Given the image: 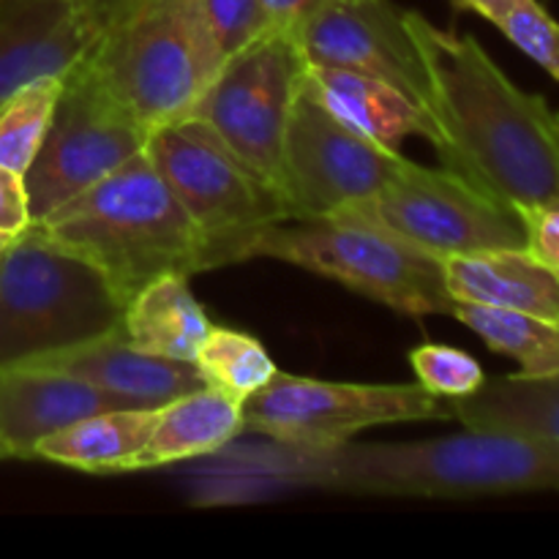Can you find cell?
I'll return each instance as SVG.
<instances>
[{
    "label": "cell",
    "instance_id": "1",
    "mask_svg": "<svg viewBox=\"0 0 559 559\" xmlns=\"http://www.w3.org/2000/svg\"><path fill=\"white\" fill-rule=\"evenodd\" d=\"M271 489L426 500L559 495V442L497 429L369 445L353 440L325 448L273 442L229 453L222 467L202 478L197 502H254Z\"/></svg>",
    "mask_w": 559,
    "mask_h": 559
},
{
    "label": "cell",
    "instance_id": "2",
    "mask_svg": "<svg viewBox=\"0 0 559 559\" xmlns=\"http://www.w3.org/2000/svg\"><path fill=\"white\" fill-rule=\"evenodd\" d=\"M404 20L435 85L442 167L519 213L559 200V112L522 91L473 36L442 31L418 11Z\"/></svg>",
    "mask_w": 559,
    "mask_h": 559
},
{
    "label": "cell",
    "instance_id": "3",
    "mask_svg": "<svg viewBox=\"0 0 559 559\" xmlns=\"http://www.w3.org/2000/svg\"><path fill=\"white\" fill-rule=\"evenodd\" d=\"M31 227L96 265L123 300L164 273L211 271L205 238L147 151Z\"/></svg>",
    "mask_w": 559,
    "mask_h": 559
},
{
    "label": "cell",
    "instance_id": "4",
    "mask_svg": "<svg viewBox=\"0 0 559 559\" xmlns=\"http://www.w3.org/2000/svg\"><path fill=\"white\" fill-rule=\"evenodd\" d=\"M202 0H104L85 63L153 129L186 118L224 66Z\"/></svg>",
    "mask_w": 559,
    "mask_h": 559
},
{
    "label": "cell",
    "instance_id": "5",
    "mask_svg": "<svg viewBox=\"0 0 559 559\" xmlns=\"http://www.w3.org/2000/svg\"><path fill=\"white\" fill-rule=\"evenodd\" d=\"M123 309L96 265L27 227L0 254V369L118 333Z\"/></svg>",
    "mask_w": 559,
    "mask_h": 559
},
{
    "label": "cell",
    "instance_id": "6",
    "mask_svg": "<svg viewBox=\"0 0 559 559\" xmlns=\"http://www.w3.org/2000/svg\"><path fill=\"white\" fill-rule=\"evenodd\" d=\"M267 257L333 278L409 317H453L442 260L358 213L282 218L246 243L243 260Z\"/></svg>",
    "mask_w": 559,
    "mask_h": 559
},
{
    "label": "cell",
    "instance_id": "7",
    "mask_svg": "<svg viewBox=\"0 0 559 559\" xmlns=\"http://www.w3.org/2000/svg\"><path fill=\"white\" fill-rule=\"evenodd\" d=\"M145 151L207 246V267L243 260L267 224L293 218L287 200L197 118H178L147 134Z\"/></svg>",
    "mask_w": 559,
    "mask_h": 559
},
{
    "label": "cell",
    "instance_id": "8",
    "mask_svg": "<svg viewBox=\"0 0 559 559\" xmlns=\"http://www.w3.org/2000/svg\"><path fill=\"white\" fill-rule=\"evenodd\" d=\"M145 126L80 60L63 76L47 136L25 173L33 222L123 167L145 151Z\"/></svg>",
    "mask_w": 559,
    "mask_h": 559
},
{
    "label": "cell",
    "instance_id": "9",
    "mask_svg": "<svg viewBox=\"0 0 559 559\" xmlns=\"http://www.w3.org/2000/svg\"><path fill=\"white\" fill-rule=\"evenodd\" d=\"M415 420H453L451 399L424 385H360L276 371L243 402V429L284 445L325 448L364 429Z\"/></svg>",
    "mask_w": 559,
    "mask_h": 559
},
{
    "label": "cell",
    "instance_id": "10",
    "mask_svg": "<svg viewBox=\"0 0 559 559\" xmlns=\"http://www.w3.org/2000/svg\"><path fill=\"white\" fill-rule=\"evenodd\" d=\"M399 238L435 257L478 254V251L524 249V222L506 205L451 167H420L404 158L393 178L371 200L349 207Z\"/></svg>",
    "mask_w": 559,
    "mask_h": 559
},
{
    "label": "cell",
    "instance_id": "11",
    "mask_svg": "<svg viewBox=\"0 0 559 559\" xmlns=\"http://www.w3.org/2000/svg\"><path fill=\"white\" fill-rule=\"evenodd\" d=\"M306 60L293 36L267 31L229 55L189 118L211 126L251 169L282 191V151Z\"/></svg>",
    "mask_w": 559,
    "mask_h": 559
},
{
    "label": "cell",
    "instance_id": "12",
    "mask_svg": "<svg viewBox=\"0 0 559 559\" xmlns=\"http://www.w3.org/2000/svg\"><path fill=\"white\" fill-rule=\"evenodd\" d=\"M404 158L328 112L304 85L282 151V194L293 218L342 213L371 200Z\"/></svg>",
    "mask_w": 559,
    "mask_h": 559
},
{
    "label": "cell",
    "instance_id": "13",
    "mask_svg": "<svg viewBox=\"0 0 559 559\" xmlns=\"http://www.w3.org/2000/svg\"><path fill=\"white\" fill-rule=\"evenodd\" d=\"M404 11L393 0H336L306 20L293 38L306 63L377 76L413 98L440 126L431 74Z\"/></svg>",
    "mask_w": 559,
    "mask_h": 559
},
{
    "label": "cell",
    "instance_id": "14",
    "mask_svg": "<svg viewBox=\"0 0 559 559\" xmlns=\"http://www.w3.org/2000/svg\"><path fill=\"white\" fill-rule=\"evenodd\" d=\"M102 9L104 0H0V104L85 60Z\"/></svg>",
    "mask_w": 559,
    "mask_h": 559
},
{
    "label": "cell",
    "instance_id": "15",
    "mask_svg": "<svg viewBox=\"0 0 559 559\" xmlns=\"http://www.w3.org/2000/svg\"><path fill=\"white\" fill-rule=\"evenodd\" d=\"M115 407H120L118 399L49 366L0 369V453L3 459H36L44 437Z\"/></svg>",
    "mask_w": 559,
    "mask_h": 559
},
{
    "label": "cell",
    "instance_id": "16",
    "mask_svg": "<svg viewBox=\"0 0 559 559\" xmlns=\"http://www.w3.org/2000/svg\"><path fill=\"white\" fill-rule=\"evenodd\" d=\"M38 366L91 382L93 388L118 399L120 407H164L207 385L194 360L140 353L120 336V331L41 360Z\"/></svg>",
    "mask_w": 559,
    "mask_h": 559
},
{
    "label": "cell",
    "instance_id": "17",
    "mask_svg": "<svg viewBox=\"0 0 559 559\" xmlns=\"http://www.w3.org/2000/svg\"><path fill=\"white\" fill-rule=\"evenodd\" d=\"M304 87L328 112L380 145L399 151L407 136H424L435 145L440 158L445 156V136L440 126L413 98L377 76L342 66L306 63Z\"/></svg>",
    "mask_w": 559,
    "mask_h": 559
},
{
    "label": "cell",
    "instance_id": "18",
    "mask_svg": "<svg viewBox=\"0 0 559 559\" xmlns=\"http://www.w3.org/2000/svg\"><path fill=\"white\" fill-rule=\"evenodd\" d=\"M442 271L456 304L524 311L559 325V273L540 265L524 249L445 257Z\"/></svg>",
    "mask_w": 559,
    "mask_h": 559
},
{
    "label": "cell",
    "instance_id": "19",
    "mask_svg": "<svg viewBox=\"0 0 559 559\" xmlns=\"http://www.w3.org/2000/svg\"><path fill=\"white\" fill-rule=\"evenodd\" d=\"M243 429V402L218 388H200L158 407L156 429L126 473L167 467L189 459L216 456Z\"/></svg>",
    "mask_w": 559,
    "mask_h": 559
},
{
    "label": "cell",
    "instance_id": "20",
    "mask_svg": "<svg viewBox=\"0 0 559 559\" xmlns=\"http://www.w3.org/2000/svg\"><path fill=\"white\" fill-rule=\"evenodd\" d=\"M211 328L191 293L189 276L164 273L126 300L120 336L140 353L194 360Z\"/></svg>",
    "mask_w": 559,
    "mask_h": 559
},
{
    "label": "cell",
    "instance_id": "21",
    "mask_svg": "<svg viewBox=\"0 0 559 559\" xmlns=\"http://www.w3.org/2000/svg\"><path fill=\"white\" fill-rule=\"evenodd\" d=\"M158 407H115L93 413L36 445V459L91 475L126 473L156 429Z\"/></svg>",
    "mask_w": 559,
    "mask_h": 559
},
{
    "label": "cell",
    "instance_id": "22",
    "mask_svg": "<svg viewBox=\"0 0 559 559\" xmlns=\"http://www.w3.org/2000/svg\"><path fill=\"white\" fill-rule=\"evenodd\" d=\"M453 420L464 429H497L559 442V374L486 377L464 399H451Z\"/></svg>",
    "mask_w": 559,
    "mask_h": 559
},
{
    "label": "cell",
    "instance_id": "23",
    "mask_svg": "<svg viewBox=\"0 0 559 559\" xmlns=\"http://www.w3.org/2000/svg\"><path fill=\"white\" fill-rule=\"evenodd\" d=\"M453 320L467 325L495 353L522 366V377L559 374V325L535 314L495 309L480 304H456Z\"/></svg>",
    "mask_w": 559,
    "mask_h": 559
},
{
    "label": "cell",
    "instance_id": "24",
    "mask_svg": "<svg viewBox=\"0 0 559 559\" xmlns=\"http://www.w3.org/2000/svg\"><path fill=\"white\" fill-rule=\"evenodd\" d=\"M194 364L211 388L229 393L238 402L254 396L276 374V364L260 338L233 328H211Z\"/></svg>",
    "mask_w": 559,
    "mask_h": 559
},
{
    "label": "cell",
    "instance_id": "25",
    "mask_svg": "<svg viewBox=\"0 0 559 559\" xmlns=\"http://www.w3.org/2000/svg\"><path fill=\"white\" fill-rule=\"evenodd\" d=\"M60 87L63 76L38 80L20 87L0 104V164L20 173L22 178L47 136Z\"/></svg>",
    "mask_w": 559,
    "mask_h": 559
},
{
    "label": "cell",
    "instance_id": "26",
    "mask_svg": "<svg viewBox=\"0 0 559 559\" xmlns=\"http://www.w3.org/2000/svg\"><path fill=\"white\" fill-rule=\"evenodd\" d=\"M415 377L426 391L445 399H464L486 382L484 369L469 353L445 344H420L409 353Z\"/></svg>",
    "mask_w": 559,
    "mask_h": 559
},
{
    "label": "cell",
    "instance_id": "27",
    "mask_svg": "<svg viewBox=\"0 0 559 559\" xmlns=\"http://www.w3.org/2000/svg\"><path fill=\"white\" fill-rule=\"evenodd\" d=\"M497 27L506 33L508 41L516 44L551 80L559 82V22L538 0H519L497 20Z\"/></svg>",
    "mask_w": 559,
    "mask_h": 559
},
{
    "label": "cell",
    "instance_id": "28",
    "mask_svg": "<svg viewBox=\"0 0 559 559\" xmlns=\"http://www.w3.org/2000/svg\"><path fill=\"white\" fill-rule=\"evenodd\" d=\"M224 55H235L271 31L262 0H202Z\"/></svg>",
    "mask_w": 559,
    "mask_h": 559
},
{
    "label": "cell",
    "instance_id": "29",
    "mask_svg": "<svg viewBox=\"0 0 559 559\" xmlns=\"http://www.w3.org/2000/svg\"><path fill=\"white\" fill-rule=\"evenodd\" d=\"M519 216H522L524 235H527L524 251L535 257L540 265L559 273V200L527 207Z\"/></svg>",
    "mask_w": 559,
    "mask_h": 559
},
{
    "label": "cell",
    "instance_id": "30",
    "mask_svg": "<svg viewBox=\"0 0 559 559\" xmlns=\"http://www.w3.org/2000/svg\"><path fill=\"white\" fill-rule=\"evenodd\" d=\"M31 222L25 178L0 164V233L16 238L31 227Z\"/></svg>",
    "mask_w": 559,
    "mask_h": 559
},
{
    "label": "cell",
    "instance_id": "31",
    "mask_svg": "<svg viewBox=\"0 0 559 559\" xmlns=\"http://www.w3.org/2000/svg\"><path fill=\"white\" fill-rule=\"evenodd\" d=\"M331 3H336V0H262L271 31L287 33V36H293L306 20H311L317 11Z\"/></svg>",
    "mask_w": 559,
    "mask_h": 559
},
{
    "label": "cell",
    "instance_id": "32",
    "mask_svg": "<svg viewBox=\"0 0 559 559\" xmlns=\"http://www.w3.org/2000/svg\"><path fill=\"white\" fill-rule=\"evenodd\" d=\"M516 3L519 0H456L459 9L475 11V14H480L484 20H489L491 25H497V20H500L502 14H508Z\"/></svg>",
    "mask_w": 559,
    "mask_h": 559
},
{
    "label": "cell",
    "instance_id": "33",
    "mask_svg": "<svg viewBox=\"0 0 559 559\" xmlns=\"http://www.w3.org/2000/svg\"><path fill=\"white\" fill-rule=\"evenodd\" d=\"M11 240H14V238H11V235H3V233H0V254H3V251L9 249Z\"/></svg>",
    "mask_w": 559,
    "mask_h": 559
},
{
    "label": "cell",
    "instance_id": "34",
    "mask_svg": "<svg viewBox=\"0 0 559 559\" xmlns=\"http://www.w3.org/2000/svg\"><path fill=\"white\" fill-rule=\"evenodd\" d=\"M0 459H3V453H0Z\"/></svg>",
    "mask_w": 559,
    "mask_h": 559
}]
</instances>
